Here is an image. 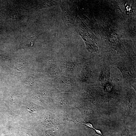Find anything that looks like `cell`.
<instances>
[{
    "label": "cell",
    "instance_id": "1",
    "mask_svg": "<svg viewBox=\"0 0 136 136\" xmlns=\"http://www.w3.org/2000/svg\"><path fill=\"white\" fill-rule=\"evenodd\" d=\"M121 72L124 83H129L131 86L136 84V62L122 61L114 64Z\"/></svg>",
    "mask_w": 136,
    "mask_h": 136
},
{
    "label": "cell",
    "instance_id": "2",
    "mask_svg": "<svg viewBox=\"0 0 136 136\" xmlns=\"http://www.w3.org/2000/svg\"><path fill=\"white\" fill-rule=\"evenodd\" d=\"M125 11L127 13H131L133 12V10L132 6L128 4H125Z\"/></svg>",
    "mask_w": 136,
    "mask_h": 136
},
{
    "label": "cell",
    "instance_id": "3",
    "mask_svg": "<svg viewBox=\"0 0 136 136\" xmlns=\"http://www.w3.org/2000/svg\"><path fill=\"white\" fill-rule=\"evenodd\" d=\"M34 82V79L32 77H29L27 78L25 81V84L27 85H32Z\"/></svg>",
    "mask_w": 136,
    "mask_h": 136
},
{
    "label": "cell",
    "instance_id": "4",
    "mask_svg": "<svg viewBox=\"0 0 136 136\" xmlns=\"http://www.w3.org/2000/svg\"><path fill=\"white\" fill-rule=\"evenodd\" d=\"M93 129H94L96 133L99 135L101 136H106L103 134L100 130L95 128H94V127Z\"/></svg>",
    "mask_w": 136,
    "mask_h": 136
},
{
    "label": "cell",
    "instance_id": "5",
    "mask_svg": "<svg viewBox=\"0 0 136 136\" xmlns=\"http://www.w3.org/2000/svg\"><path fill=\"white\" fill-rule=\"evenodd\" d=\"M129 131L127 130H126L123 132L122 136H129Z\"/></svg>",
    "mask_w": 136,
    "mask_h": 136
}]
</instances>
